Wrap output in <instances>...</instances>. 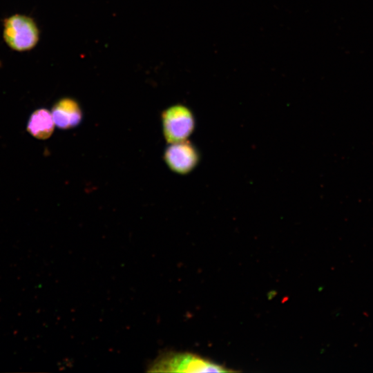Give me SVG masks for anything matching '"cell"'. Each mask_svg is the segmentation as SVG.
Returning <instances> with one entry per match:
<instances>
[{"mask_svg":"<svg viewBox=\"0 0 373 373\" xmlns=\"http://www.w3.org/2000/svg\"><path fill=\"white\" fill-rule=\"evenodd\" d=\"M40 30L35 19L23 14H15L3 19V38L12 50L26 52L39 41Z\"/></svg>","mask_w":373,"mask_h":373,"instance_id":"obj_1","label":"cell"},{"mask_svg":"<svg viewBox=\"0 0 373 373\" xmlns=\"http://www.w3.org/2000/svg\"><path fill=\"white\" fill-rule=\"evenodd\" d=\"M155 372H227L225 367L190 353L167 352L149 366Z\"/></svg>","mask_w":373,"mask_h":373,"instance_id":"obj_2","label":"cell"},{"mask_svg":"<svg viewBox=\"0 0 373 373\" xmlns=\"http://www.w3.org/2000/svg\"><path fill=\"white\" fill-rule=\"evenodd\" d=\"M163 134L169 144L186 140L195 128V119L185 106L175 104L162 113Z\"/></svg>","mask_w":373,"mask_h":373,"instance_id":"obj_3","label":"cell"},{"mask_svg":"<svg viewBox=\"0 0 373 373\" xmlns=\"http://www.w3.org/2000/svg\"><path fill=\"white\" fill-rule=\"evenodd\" d=\"M196 148L188 140L171 143L164 153V160L173 172L184 175L191 172L199 162Z\"/></svg>","mask_w":373,"mask_h":373,"instance_id":"obj_4","label":"cell"},{"mask_svg":"<svg viewBox=\"0 0 373 373\" xmlns=\"http://www.w3.org/2000/svg\"><path fill=\"white\" fill-rule=\"evenodd\" d=\"M51 115L55 125L66 130L79 125L82 119V111L78 102L73 98L64 97L52 106Z\"/></svg>","mask_w":373,"mask_h":373,"instance_id":"obj_5","label":"cell"},{"mask_svg":"<svg viewBox=\"0 0 373 373\" xmlns=\"http://www.w3.org/2000/svg\"><path fill=\"white\" fill-rule=\"evenodd\" d=\"M55 126L51 112L42 108L37 109L31 114L28 122L27 131L37 139L46 140L52 134Z\"/></svg>","mask_w":373,"mask_h":373,"instance_id":"obj_6","label":"cell"},{"mask_svg":"<svg viewBox=\"0 0 373 373\" xmlns=\"http://www.w3.org/2000/svg\"><path fill=\"white\" fill-rule=\"evenodd\" d=\"M0 66H1V62H0Z\"/></svg>","mask_w":373,"mask_h":373,"instance_id":"obj_7","label":"cell"}]
</instances>
